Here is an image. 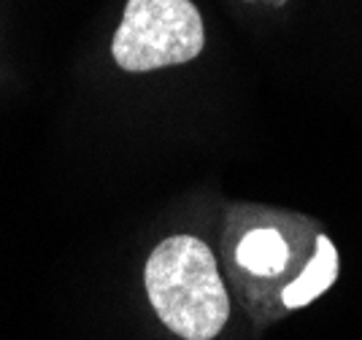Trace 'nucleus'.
Segmentation results:
<instances>
[{
  "label": "nucleus",
  "instance_id": "obj_1",
  "mask_svg": "<svg viewBox=\"0 0 362 340\" xmlns=\"http://www.w3.org/2000/svg\"><path fill=\"white\" fill-rule=\"evenodd\" d=\"M227 267L243 303L257 319L281 311V295L303 273L314 252L305 254L308 233L300 216L273 208L233 206L227 211Z\"/></svg>",
  "mask_w": 362,
  "mask_h": 340
},
{
  "label": "nucleus",
  "instance_id": "obj_2",
  "mask_svg": "<svg viewBox=\"0 0 362 340\" xmlns=\"http://www.w3.org/2000/svg\"><path fill=\"white\" fill-rule=\"evenodd\" d=\"M144 289L154 316L181 340H214L230 319L219 262L195 235H170L151 249Z\"/></svg>",
  "mask_w": 362,
  "mask_h": 340
},
{
  "label": "nucleus",
  "instance_id": "obj_3",
  "mask_svg": "<svg viewBox=\"0 0 362 340\" xmlns=\"http://www.w3.org/2000/svg\"><path fill=\"white\" fill-rule=\"evenodd\" d=\"M203 49L206 25L192 0H127L111 38V57L124 74L187 65Z\"/></svg>",
  "mask_w": 362,
  "mask_h": 340
},
{
  "label": "nucleus",
  "instance_id": "obj_4",
  "mask_svg": "<svg viewBox=\"0 0 362 340\" xmlns=\"http://www.w3.org/2000/svg\"><path fill=\"white\" fill-rule=\"evenodd\" d=\"M338 279V252L327 235H317V252L303 267V273L289 283L281 295V311H298L325 295Z\"/></svg>",
  "mask_w": 362,
  "mask_h": 340
}]
</instances>
